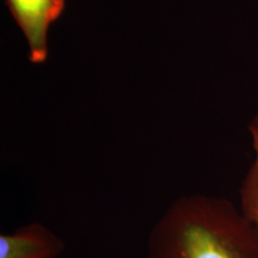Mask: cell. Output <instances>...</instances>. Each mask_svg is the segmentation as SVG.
Here are the masks:
<instances>
[{"label":"cell","instance_id":"6da1fadb","mask_svg":"<svg viewBox=\"0 0 258 258\" xmlns=\"http://www.w3.org/2000/svg\"><path fill=\"white\" fill-rule=\"evenodd\" d=\"M145 258H258V230L231 200L183 195L151 227Z\"/></svg>","mask_w":258,"mask_h":258},{"label":"cell","instance_id":"7a4b0ae2","mask_svg":"<svg viewBox=\"0 0 258 258\" xmlns=\"http://www.w3.org/2000/svg\"><path fill=\"white\" fill-rule=\"evenodd\" d=\"M6 4L27 38L29 59L34 63L44 62L48 29L63 12L64 0H6Z\"/></svg>","mask_w":258,"mask_h":258},{"label":"cell","instance_id":"3957f363","mask_svg":"<svg viewBox=\"0 0 258 258\" xmlns=\"http://www.w3.org/2000/svg\"><path fill=\"white\" fill-rule=\"evenodd\" d=\"M64 249L62 238L41 222L0 234V258H59Z\"/></svg>","mask_w":258,"mask_h":258},{"label":"cell","instance_id":"277c9868","mask_svg":"<svg viewBox=\"0 0 258 258\" xmlns=\"http://www.w3.org/2000/svg\"><path fill=\"white\" fill-rule=\"evenodd\" d=\"M249 132L252 139L254 157L241 182L239 208L258 230V114L250 122Z\"/></svg>","mask_w":258,"mask_h":258}]
</instances>
